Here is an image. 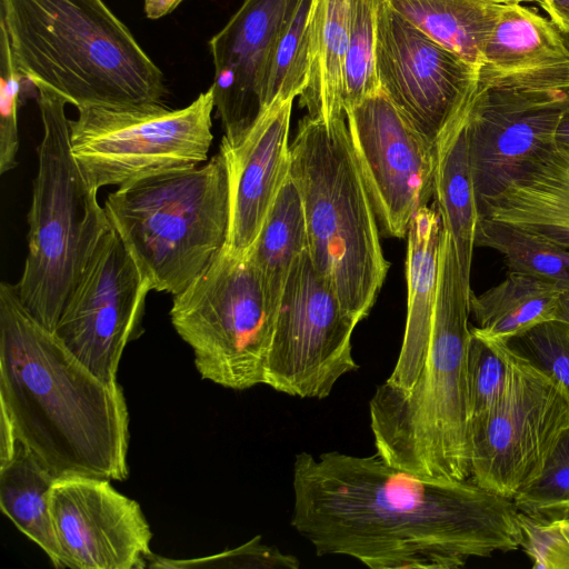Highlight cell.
<instances>
[{"mask_svg": "<svg viewBox=\"0 0 569 569\" xmlns=\"http://www.w3.org/2000/svg\"><path fill=\"white\" fill-rule=\"evenodd\" d=\"M351 147L385 233L407 237L433 197L435 142L380 89L345 110Z\"/></svg>", "mask_w": 569, "mask_h": 569, "instance_id": "14", "label": "cell"}, {"mask_svg": "<svg viewBox=\"0 0 569 569\" xmlns=\"http://www.w3.org/2000/svg\"><path fill=\"white\" fill-rule=\"evenodd\" d=\"M506 342L569 390V322L550 320Z\"/></svg>", "mask_w": 569, "mask_h": 569, "instance_id": "33", "label": "cell"}, {"mask_svg": "<svg viewBox=\"0 0 569 569\" xmlns=\"http://www.w3.org/2000/svg\"><path fill=\"white\" fill-rule=\"evenodd\" d=\"M357 325L307 249L281 295L263 383L289 396L328 397L343 375L359 368L351 348Z\"/></svg>", "mask_w": 569, "mask_h": 569, "instance_id": "11", "label": "cell"}, {"mask_svg": "<svg viewBox=\"0 0 569 569\" xmlns=\"http://www.w3.org/2000/svg\"><path fill=\"white\" fill-rule=\"evenodd\" d=\"M290 151V176L306 216L308 253L343 309L360 322L376 301L389 262L346 114L329 122L307 114Z\"/></svg>", "mask_w": 569, "mask_h": 569, "instance_id": "5", "label": "cell"}, {"mask_svg": "<svg viewBox=\"0 0 569 569\" xmlns=\"http://www.w3.org/2000/svg\"><path fill=\"white\" fill-rule=\"evenodd\" d=\"M469 110L451 120L435 141V206L450 234L463 288L471 293L470 271L477 208L467 138Z\"/></svg>", "mask_w": 569, "mask_h": 569, "instance_id": "22", "label": "cell"}, {"mask_svg": "<svg viewBox=\"0 0 569 569\" xmlns=\"http://www.w3.org/2000/svg\"><path fill=\"white\" fill-rule=\"evenodd\" d=\"M170 319L202 379L233 390L263 383L276 318L248 252L223 246L173 296Z\"/></svg>", "mask_w": 569, "mask_h": 569, "instance_id": "8", "label": "cell"}, {"mask_svg": "<svg viewBox=\"0 0 569 569\" xmlns=\"http://www.w3.org/2000/svg\"><path fill=\"white\" fill-rule=\"evenodd\" d=\"M349 0H313L308 82L300 104L308 116L329 122L345 116L343 70Z\"/></svg>", "mask_w": 569, "mask_h": 569, "instance_id": "23", "label": "cell"}, {"mask_svg": "<svg viewBox=\"0 0 569 569\" xmlns=\"http://www.w3.org/2000/svg\"><path fill=\"white\" fill-rule=\"evenodd\" d=\"M0 467L6 466L14 456L19 439L11 418L0 407Z\"/></svg>", "mask_w": 569, "mask_h": 569, "instance_id": "37", "label": "cell"}, {"mask_svg": "<svg viewBox=\"0 0 569 569\" xmlns=\"http://www.w3.org/2000/svg\"><path fill=\"white\" fill-rule=\"evenodd\" d=\"M49 507L63 568L142 569L152 532L140 505L109 479L56 478Z\"/></svg>", "mask_w": 569, "mask_h": 569, "instance_id": "16", "label": "cell"}, {"mask_svg": "<svg viewBox=\"0 0 569 569\" xmlns=\"http://www.w3.org/2000/svg\"><path fill=\"white\" fill-rule=\"evenodd\" d=\"M556 319L569 322V291H565L560 299Z\"/></svg>", "mask_w": 569, "mask_h": 569, "instance_id": "41", "label": "cell"}, {"mask_svg": "<svg viewBox=\"0 0 569 569\" xmlns=\"http://www.w3.org/2000/svg\"><path fill=\"white\" fill-rule=\"evenodd\" d=\"M0 407L56 477L126 480L129 412L120 385L86 367L0 284Z\"/></svg>", "mask_w": 569, "mask_h": 569, "instance_id": "2", "label": "cell"}, {"mask_svg": "<svg viewBox=\"0 0 569 569\" xmlns=\"http://www.w3.org/2000/svg\"><path fill=\"white\" fill-rule=\"evenodd\" d=\"M470 295L456 249L442 228L437 300L423 367L409 389L386 381L369 401L376 452L418 477L470 479L467 355Z\"/></svg>", "mask_w": 569, "mask_h": 569, "instance_id": "3", "label": "cell"}, {"mask_svg": "<svg viewBox=\"0 0 569 569\" xmlns=\"http://www.w3.org/2000/svg\"><path fill=\"white\" fill-rule=\"evenodd\" d=\"M555 141L559 147L569 151V108L558 124Z\"/></svg>", "mask_w": 569, "mask_h": 569, "instance_id": "40", "label": "cell"}, {"mask_svg": "<svg viewBox=\"0 0 569 569\" xmlns=\"http://www.w3.org/2000/svg\"><path fill=\"white\" fill-rule=\"evenodd\" d=\"M312 6L313 0H301L277 41L264 81V109L276 99H295L307 86Z\"/></svg>", "mask_w": 569, "mask_h": 569, "instance_id": "29", "label": "cell"}, {"mask_svg": "<svg viewBox=\"0 0 569 569\" xmlns=\"http://www.w3.org/2000/svg\"><path fill=\"white\" fill-rule=\"evenodd\" d=\"M182 0H144V12L149 19H159L172 12Z\"/></svg>", "mask_w": 569, "mask_h": 569, "instance_id": "39", "label": "cell"}, {"mask_svg": "<svg viewBox=\"0 0 569 569\" xmlns=\"http://www.w3.org/2000/svg\"><path fill=\"white\" fill-rule=\"evenodd\" d=\"M378 0H349L348 41L343 70V109L379 90L376 73Z\"/></svg>", "mask_w": 569, "mask_h": 569, "instance_id": "30", "label": "cell"}, {"mask_svg": "<svg viewBox=\"0 0 569 569\" xmlns=\"http://www.w3.org/2000/svg\"><path fill=\"white\" fill-rule=\"evenodd\" d=\"M467 355L470 428L500 401L507 381L503 340L487 338L472 327Z\"/></svg>", "mask_w": 569, "mask_h": 569, "instance_id": "31", "label": "cell"}, {"mask_svg": "<svg viewBox=\"0 0 569 569\" xmlns=\"http://www.w3.org/2000/svg\"><path fill=\"white\" fill-rule=\"evenodd\" d=\"M569 108V90L539 91L485 87L467 118L476 208L500 193L538 153L556 143Z\"/></svg>", "mask_w": 569, "mask_h": 569, "instance_id": "15", "label": "cell"}, {"mask_svg": "<svg viewBox=\"0 0 569 569\" xmlns=\"http://www.w3.org/2000/svg\"><path fill=\"white\" fill-rule=\"evenodd\" d=\"M301 0H243L209 41L214 77V109L222 139L236 142L257 122L263 88L277 41Z\"/></svg>", "mask_w": 569, "mask_h": 569, "instance_id": "17", "label": "cell"}, {"mask_svg": "<svg viewBox=\"0 0 569 569\" xmlns=\"http://www.w3.org/2000/svg\"><path fill=\"white\" fill-rule=\"evenodd\" d=\"M485 87L569 90V51L551 20L522 3H503L479 69Z\"/></svg>", "mask_w": 569, "mask_h": 569, "instance_id": "19", "label": "cell"}, {"mask_svg": "<svg viewBox=\"0 0 569 569\" xmlns=\"http://www.w3.org/2000/svg\"><path fill=\"white\" fill-rule=\"evenodd\" d=\"M307 249L303 203L289 173L257 239L247 251L260 276L274 318L291 267Z\"/></svg>", "mask_w": 569, "mask_h": 569, "instance_id": "27", "label": "cell"}, {"mask_svg": "<svg viewBox=\"0 0 569 569\" xmlns=\"http://www.w3.org/2000/svg\"><path fill=\"white\" fill-rule=\"evenodd\" d=\"M503 351V395L470 428V480L513 500L538 479L569 428V390L506 341Z\"/></svg>", "mask_w": 569, "mask_h": 569, "instance_id": "10", "label": "cell"}, {"mask_svg": "<svg viewBox=\"0 0 569 569\" xmlns=\"http://www.w3.org/2000/svg\"><path fill=\"white\" fill-rule=\"evenodd\" d=\"M565 290L558 284L518 272L481 295L470 293V313L478 333L508 341L555 320Z\"/></svg>", "mask_w": 569, "mask_h": 569, "instance_id": "24", "label": "cell"}, {"mask_svg": "<svg viewBox=\"0 0 569 569\" xmlns=\"http://www.w3.org/2000/svg\"><path fill=\"white\" fill-rule=\"evenodd\" d=\"M376 73L379 89L431 141L469 110L479 69L442 47L388 0L377 1Z\"/></svg>", "mask_w": 569, "mask_h": 569, "instance_id": "13", "label": "cell"}, {"mask_svg": "<svg viewBox=\"0 0 569 569\" xmlns=\"http://www.w3.org/2000/svg\"><path fill=\"white\" fill-rule=\"evenodd\" d=\"M513 501L519 511L530 516L569 515V428L561 435L538 479Z\"/></svg>", "mask_w": 569, "mask_h": 569, "instance_id": "32", "label": "cell"}, {"mask_svg": "<svg viewBox=\"0 0 569 569\" xmlns=\"http://www.w3.org/2000/svg\"><path fill=\"white\" fill-rule=\"evenodd\" d=\"M43 127L28 213V254L16 283L23 307L53 330L63 306L103 236L112 228L98 190L81 171L70 143L67 100L32 83Z\"/></svg>", "mask_w": 569, "mask_h": 569, "instance_id": "6", "label": "cell"}, {"mask_svg": "<svg viewBox=\"0 0 569 569\" xmlns=\"http://www.w3.org/2000/svg\"><path fill=\"white\" fill-rule=\"evenodd\" d=\"M521 547L535 569L569 568V515L542 518L518 510Z\"/></svg>", "mask_w": 569, "mask_h": 569, "instance_id": "35", "label": "cell"}, {"mask_svg": "<svg viewBox=\"0 0 569 569\" xmlns=\"http://www.w3.org/2000/svg\"><path fill=\"white\" fill-rule=\"evenodd\" d=\"M498 2H502V3H522V2H537L539 0H496Z\"/></svg>", "mask_w": 569, "mask_h": 569, "instance_id": "43", "label": "cell"}, {"mask_svg": "<svg viewBox=\"0 0 569 569\" xmlns=\"http://www.w3.org/2000/svg\"><path fill=\"white\" fill-rule=\"evenodd\" d=\"M441 217L433 204L412 218L408 232L406 276L407 321L398 360L387 383L409 389L426 361L437 300Z\"/></svg>", "mask_w": 569, "mask_h": 569, "instance_id": "21", "label": "cell"}, {"mask_svg": "<svg viewBox=\"0 0 569 569\" xmlns=\"http://www.w3.org/2000/svg\"><path fill=\"white\" fill-rule=\"evenodd\" d=\"M27 78L16 66L6 31L0 27V173L18 164L21 82Z\"/></svg>", "mask_w": 569, "mask_h": 569, "instance_id": "34", "label": "cell"}, {"mask_svg": "<svg viewBox=\"0 0 569 569\" xmlns=\"http://www.w3.org/2000/svg\"><path fill=\"white\" fill-rule=\"evenodd\" d=\"M538 4L559 30H569V0H539Z\"/></svg>", "mask_w": 569, "mask_h": 569, "instance_id": "38", "label": "cell"}, {"mask_svg": "<svg viewBox=\"0 0 569 569\" xmlns=\"http://www.w3.org/2000/svg\"><path fill=\"white\" fill-rule=\"evenodd\" d=\"M559 31H560V36H561V38H562V40L565 42V46H566V48L569 51V30H565V31L559 30Z\"/></svg>", "mask_w": 569, "mask_h": 569, "instance_id": "42", "label": "cell"}, {"mask_svg": "<svg viewBox=\"0 0 569 569\" xmlns=\"http://www.w3.org/2000/svg\"><path fill=\"white\" fill-rule=\"evenodd\" d=\"M475 246L502 253L509 272L529 274L569 291V249L553 241L508 222L479 217Z\"/></svg>", "mask_w": 569, "mask_h": 569, "instance_id": "28", "label": "cell"}, {"mask_svg": "<svg viewBox=\"0 0 569 569\" xmlns=\"http://www.w3.org/2000/svg\"><path fill=\"white\" fill-rule=\"evenodd\" d=\"M211 558L234 562L232 567L299 568V560L295 556L282 553L276 547L260 542V537Z\"/></svg>", "mask_w": 569, "mask_h": 569, "instance_id": "36", "label": "cell"}, {"mask_svg": "<svg viewBox=\"0 0 569 569\" xmlns=\"http://www.w3.org/2000/svg\"><path fill=\"white\" fill-rule=\"evenodd\" d=\"M152 290L123 241L111 228L70 292L52 330L101 380L118 385L123 350L142 332Z\"/></svg>", "mask_w": 569, "mask_h": 569, "instance_id": "12", "label": "cell"}, {"mask_svg": "<svg viewBox=\"0 0 569 569\" xmlns=\"http://www.w3.org/2000/svg\"><path fill=\"white\" fill-rule=\"evenodd\" d=\"M291 526L317 556L372 569H457L521 546L518 508L472 480L415 476L376 452L296 455Z\"/></svg>", "mask_w": 569, "mask_h": 569, "instance_id": "1", "label": "cell"}, {"mask_svg": "<svg viewBox=\"0 0 569 569\" xmlns=\"http://www.w3.org/2000/svg\"><path fill=\"white\" fill-rule=\"evenodd\" d=\"M293 99H276L236 142L221 139L229 181L226 244L247 252L290 173L289 127Z\"/></svg>", "mask_w": 569, "mask_h": 569, "instance_id": "18", "label": "cell"}, {"mask_svg": "<svg viewBox=\"0 0 569 569\" xmlns=\"http://www.w3.org/2000/svg\"><path fill=\"white\" fill-rule=\"evenodd\" d=\"M103 208L152 290L174 296L226 244V160L219 152L201 166L128 182L107 196Z\"/></svg>", "mask_w": 569, "mask_h": 569, "instance_id": "7", "label": "cell"}, {"mask_svg": "<svg viewBox=\"0 0 569 569\" xmlns=\"http://www.w3.org/2000/svg\"><path fill=\"white\" fill-rule=\"evenodd\" d=\"M213 108L211 87L181 109L81 107L69 122L71 151L97 190L197 167L208 160Z\"/></svg>", "mask_w": 569, "mask_h": 569, "instance_id": "9", "label": "cell"}, {"mask_svg": "<svg viewBox=\"0 0 569 569\" xmlns=\"http://www.w3.org/2000/svg\"><path fill=\"white\" fill-rule=\"evenodd\" d=\"M19 71L81 107L164 104V77L102 0H0Z\"/></svg>", "mask_w": 569, "mask_h": 569, "instance_id": "4", "label": "cell"}, {"mask_svg": "<svg viewBox=\"0 0 569 569\" xmlns=\"http://www.w3.org/2000/svg\"><path fill=\"white\" fill-rule=\"evenodd\" d=\"M56 477L20 441L13 458L0 467V508L6 517L51 560L63 568L49 495Z\"/></svg>", "mask_w": 569, "mask_h": 569, "instance_id": "26", "label": "cell"}, {"mask_svg": "<svg viewBox=\"0 0 569 569\" xmlns=\"http://www.w3.org/2000/svg\"><path fill=\"white\" fill-rule=\"evenodd\" d=\"M429 38L480 69L502 2L496 0H388Z\"/></svg>", "mask_w": 569, "mask_h": 569, "instance_id": "25", "label": "cell"}, {"mask_svg": "<svg viewBox=\"0 0 569 569\" xmlns=\"http://www.w3.org/2000/svg\"><path fill=\"white\" fill-rule=\"evenodd\" d=\"M518 226L569 249V151L557 143L531 159L477 218Z\"/></svg>", "mask_w": 569, "mask_h": 569, "instance_id": "20", "label": "cell"}]
</instances>
